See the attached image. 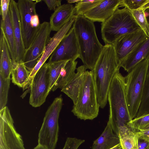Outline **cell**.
<instances>
[{
  "label": "cell",
  "mask_w": 149,
  "mask_h": 149,
  "mask_svg": "<svg viewBox=\"0 0 149 149\" xmlns=\"http://www.w3.org/2000/svg\"><path fill=\"white\" fill-rule=\"evenodd\" d=\"M73 27L77 42L79 58L86 68L94 69L103 46L99 41L94 22L83 15H76Z\"/></svg>",
  "instance_id": "cell-1"
},
{
  "label": "cell",
  "mask_w": 149,
  "mask_h": 149,
  "mask_svg": "<svg viewBox=\"0 0 149 149\" xmlns=\"http://www.w3.org/2000/svg\"><path fill=\"white\" fill-rule=\"evenodd\" d=\"M120 68L113 45L105 44L92 70L97 101L101 108H104L107 104L111 82Z\"/></svg>",
  "instance_id": "cell-2"
},
{
  "label": "cell",
  "mask_w": 149,
  "mask_h": 149,
  "mask_svg": "<svg viewBox=\"0 0 149 149\" xmlns=\"http://www.w3.org/2000/svg\"><path fill=\"white\" fill-rule=\"evenodd\" d=\"M125 79L117 72L111 82L108 93L109 105L108 121L116 133L119 127L127 125L131 120L127 107L125 93Z\"/></svg>",
  "instance_id": "cell-3"
},
{
  "label": "cell",
  "mask_w": 149,
  "mask_h": 149,
  "mask_svg": "<svg viewBox=\"0 0 149 149\" xmlns=\"http://www.w3.org/2000/svg\"><path fill=\"white\" fill-rule=\"evenodd\" d=\"M149 63V58L143 60L125 77L126 98L131 120L136 117L141 102Z\"/></svg>",
  "instance_id": "cell-4"
},
{
  "label": "cell",
  "mask_w": 149,
  "mask_h": 149,
  "mask_svg": "<svg viewBox=\"0 0 149 149\" xmlns=\"http://www.w3.org/2000/svg\"><path fill=\"white\" fill-rule=\"evenodd\" d=\"M101 25L102 38L105 44L113 45L121 36L141 29L126 7L117 9Z\"/></svg>",
  "instance_id": "cell-5"
},
{
  "label": "cell",
  "mask_w": 149,
  "mask_h": 149,
  "mask_svg": "<svg viewBox=\"0 0 149 149\" xmlns=\"http://www.w3.org/2000/svg\"><path fill=\"white\" fill-rule=\"evenodd\" d=\"M100 107L93 72L87 70L82 88L71 111L81 120H92L97 116Z\"/></svg>",
  "instance_id": "cell-6"
},
{
  "label": "cell",
  "mask_w": 149,
  "mask_h": 149,
  "mask_svg": "<svg viewBox=\"0 0 149 149\" xmlns=\"http://www.w3.org/2000/svg\"><path fill=\"white\" fill-rule=\"evenodd\" d=\"M63 99L56 98L47 110L38 135V144L45 149H55L58 140V118Z\"/></svg>",
  "instance_id": "cell-7"
},
{
  "label": "cell",
  "mask_w": 149,
  "mask_h": 149,
  "mask_svg": "<svg viewBox=\"0 0 149 149\" xmlns=\"http://www.w3.org/2000/svg\"><path fill=\"white\" fill-rule=\"evenodd\" d=\"M49 22H44L37 28L34 38L26 50L23 61L30 73L41 58L51 38Z\"/></svg>",
  "instance_id": "cell-8"
},
{
  "label": "cell",
  "mask_w": 149,
  "mask_h": 149,
  "mask_svg": "<svg viewBox=\"0 0 149 149\" xmlns=\"http://www.w3.org/2000/svg\"><path fill=\"white\" fill-rule=\"evenodd\" d=\"M7 106L0 110V149H26Z\"/></svg>",
  "instance_id": "cell-9"
},
{
  "label": "cell",
  "mask_w": 149,
  "mask_h": 149,
  "mask_svg": "<svg viewBox=\"0 0 149 149\" xmlns=\"http://www.w3.org/2000/svg\"><path fill=\"white\" fill-rule=\"evenodd\" d=\"M48 65L45 63L36 73L31 81L29 104L33 107L40 106L45 101L49 94Z\"/></svg>",
  "instance_id": "cell-10"
},
{
  "label": "cell",
  "mask_w": 149,
  "mask_h": 149,
  "mask_svg": "<svg viewBox=\"0 0 149 149\" xmlns=\"http://www.w3.org/2000/svg\"><path fill=\"white\" fill-rule=\"evenodd\" d=\"M41 0H19L17 3L19 12L21 27L23 41L27 49L31 43L37 28L31 25L32 16L36 13V6Z\"/></svg>",
  "instance_id": "cell-11"
},
{
  "label": "cell",
  "mask_w": 149,
  "mask_h": 149,
  "mask_svg": "<svg viewBox=\"0 0 149 149\" xmlns=\"http://www.w3.org/2000/svg\"><path fill=\"white\" fill-rule=\"evenodd\" d=\"M79 58V47L72 26L51 55L48 63L63 61H76Z\"/></svg>",
  "instance_id": "cell-12"
},
{
  "label": "cell",
  "mask_w": 149,
  "mask_h": 149,
  "mask_svg": "<svg viewBox=\"0 0 149 149\" xmlns=\"http://www.w3.org/2000/svg\"><path fill=\"white\" fill-rule=\"evenodd\" d=\"M148 37L141 29L118 38L113 44L119 65L140 43Z\"/></svg>",
  "instance_id": "cell-13"
},
{
  "label": "cell",
  "mask_w": 149,
  "mask_h": 149,
  "mask_svg": "<svg viewBox=\"0 0 149 149\" xmlns=\"http://www.w3.org/2000/svg\"><path fill=\"white\" fill-rule=\"evenodd\" d=\"M75 17L76 15H75L61 29L57 31L54 36L50 38L46 46L41 58L30 73V82L36 73L45 63V61L50 56L62 39L68 32L75 21Z\"/></svg>",
  "instance_id": "cell-14"
},
{
  "label": "cell",
  "mask_w": 149,
  "mask_h": 149,
  "mask_svg": "<svg viewBox=\"0 0 149 149\" xmlns=\"http://www.w3.org/2000/svg\"><path fill=\"white\" fill-rule=\"evenodd\" d=\"M122 1V0H103L83 16L93 22L103 23L109 18L115 10L120 7Z\"/></svg>",
  "instance_id": "cell-15"
},
{
  "label": "cell",
  "mask_w": 149,
  "mask_h": 149,
  "mask_svg": "<svg viewBox=\"0 0 149 149\" xmlns=\"http://www.w3.org/2000/svg\"><path fill=\"white\" fill-rule=\"evenodd\" d=\"M9 10L12 22L15 40L16 62L17 63L23 61L26 49L22 37L20 15L17 4L13 0H10Z\"/></svg>",
  "instance_id": "cell-16"
},
{
  "label": "cell",
  "mask_w": 149,
  "mask_h": 149,
  "mask_svg": "<svg viewBox=\"0 0 149 149\" xmlns=\"http://www.w3.org/2000/svg\"><path fill=\"white\" fill-rule=\"evenodd\" d=\"M75 15L74 6L65 3L57 8L50 18L49 24L52 31H57Z\"/></svg>",
  "instance_id": "cell-17"
},
{
  "label": "cell",
  "mask_w": 149,
  "mask_h": 149,
  "mask_svg": "<svg viewBox=\"0 0 149 149\" xmlns=\"http://www.w3.org/2000/svg\"><path fill=\"white\" fill-rule=\"evenodd\" d=\"M149 54V38L143 40L125 58L121 63L122 67L127 72L143 60L146 59Z\"/></svg>",
  "instance_id": "cell-18"
},
{
  "label": "cell",
  "mask_w": 149,
  "mask_h": 149,
  "mask_svg": "<svg viewBox=\"0 0 149 149\" xmlns=\"http://www.w3.org/2000/svg\"><path fill=\"white\" fill-rule=\"evenodd\" d=\"M86 68L84 65L79 66L77 68V72L66 85L61 90L75 104L83 86Z\"/></svg>",
  "instance_id": "cell-19"
},
{
  "label": "cell",
  "mask_w": 149,
  "mask_h": 149,
  "mask_svg": "<svg viewBox=\"0 0 149 149\" xmlns=\"http://www.w3.org/2000/svg\"><path fill=\"white\" fill-rule=\"evenodd\" d=\"M13 63L3 30L1 26L0 75L5 79L10 78Z\"/></svg>",
  "instance_id": "cell-20"
},
{
  "label": "cell",
  "mask_w": 149,
  "mask_h": 149,
  "mask_svg": "<svg viewBox=\"0 0 149 149\" xmlns=\"http://www.w3.org/2000/svg\"><path fill=\"white\" fill-rule=\"evenodd\" d=\"M119 143L118 136L114 132L108 121L102 133L94 141L92 149H110Z\"/></svg>",
  "instance_id": "cell-21"
},
{
  "label": "cell",
  "mask_w": 149,
  "mask_h": 149,
  "mask_svg": "<svg viewBox=\"0 0 149 149\" xmlns=\"http://www.w3.org/2000/svg\"><path fill=\"white\" fill-rule=\"evenodd\" d=\"M116 134L118 136L122 149H139L138 136L136 132L127 125L118 127Z\"/></svg>",
  "instance_id": "cell-22"
},
{
  "label": "cell",
  "mask_w": 149,
  "mask_h": 149,
  "mask_svg": "<svg viewBox=\"0 0 149 149\" xmlns=\"http://www.w3.org/2000/svg\"><path fill=\"white\" fill-rule=\"evenodd\" d=\"M30 72L26 67L23 61L13 63L11 72L12 82L24 90L30 84Z\"/></svg>",
  "instance_id": "cell-23"
},
{
  "label": "cell",
  "mask_w": 149,
  "mask_h": 149,
  "mask_svg": "<svg viewBox=\"0 0 149 149\" xmlns=\"http://www.w3.org/2000/svg\"><path fill=\"white\" fill-rule=\"evenodd\" d=\"M1 26L3 30L5 38L13 63L16 62V49L12 22L9 11L5 19H1Z\"/></svg>",
  "instance_id": "cell-24"
},
{
  "label": "cell",
  "mask_w": 149,
  "mask_h": 149,
  "mask_svg": "<svg viewBox=\"0 0 149 149\" xmlns=\"http://www.w3.org/2000/svg\"><path fill=\"white\" fill-rule=\"evenodd\" d=\"M77 63L76 61H68L62 69L58 79L52 91H54L58 88L61 89L66 85L75 73Z\"/></svg>",
  "instance_id": "cell-25"
},
{
  "label": "cell",
  "mask_w": 149,
  "mask_h": 149,
  "mask_svg": "<svg viewBox=\"0 0 149 149\" xmlns=\"http://www.w3.org/2000/svg\"><path fill=\"white\" fill-rule=\"evenodd\" d=\"M69 61H63L47 63L49 74V93L58 80L62 69Z\"/></svg>",
  "instance_id": "cell-26"
},
{
  "label": "cell",
  "mask_w": 149,
  "mask_h": 149,
  "mask_svg": "<svg viewBox=\"0 0 149 149\" xmlns=\"http://www.w3.org/2000/svg\"><path fill=\"white\" fill-rule=\"evenodd\" d=\"M149 113V63L141 102L136 117Z\"/></svg>",
  "instance_id": "cell-27"
},
{
  "label": "cell",
  "mask_w": 149,
  "mask_h": 149,
  "mask_svg": "<svg viewBox=\"0 0 149 149\" xmlns=\"http://www.w3.org/2000/svg\"><path fill=\"white\" fill-rule=\"evenodd\" d=\"M129 10L137 24L149 38V24L145 15V10L141 8L136 10Z\"/></svg>",
  "instance_id": "cell-28"
},
{
  "label": "cell",
  "mask_w": 149,
  "mask_h": 149,
  "mask_svg": "<svg viewBox=\"0 0 149 149\" xmlns=\"http://www.w3.org/2000/svg\"><path fill=\"white\" fill-rule=\"evenodd\" d=\"M103 0H80L76 3L74 8L76 15H84L102 1Z\"/></svg>",
  "instance_id": "cell-29"
},
{
  "label": "cell",
  "mask_w": 149,
  "mask_h": 149,
  "mask_svg": "<svg viewBox=\"0 0 149 149\" xmlns=\"http://www.w3.org/2000/svg\"><path fill=\"white\" fill-rule=\"evenodd\" d=\"M10 82V78L5 79L0 75V110L6 106Z\"/></svg>",
  "instance_id": "cell-30"
},
{
  "label": "cell",
  "mask_w": 149,
  "mask_h": 149,
  "mask_svg": "<svg viewBox=\"0 0 149 149\" xmlns=\"http://www.w3.org/2000/svg\"><path fill=\"white\" fill-rule=\"evenodd\" d=\"M149 124V113L138 117H136L130 121L127 126L136 132L143 130Z\"/></svg>",
  "instance_id": "cell-31"
},
{
  "label": "cell",
  "mask_w": 149,
  "mask_h": 149,
  "mask_svg": "<svg viewBox=\"0 0 149 149\" xmlns=\"http://www.w3.org/2000/svg\"><path fill=\"white\" fill-rule=\"evenodd\" d=\"M147 0H122L120 7H126L129 10L138 9L142 7Z\"/></svg>",
  "instance_id": "cell-32"
},
{
  "label": "cell",
  "mask_w": 149,
  "mask_h": 149,
  "mask_svg": "<svg viewBox=\"0 0 149 149\" xmlns=\"http://www.w3.org/2000/svg\"><path fill=\"white\" fill-rule=\"evenodd\" d=\"M84 141V140L76 138L68 137L63 149H77Z\"/></svg>",
  "instance_id": "cell-33"
},
{
  "label": "cell",
  "mask_w": 149,
  "mask_h": 149,
  "mask_svg": "<svg viewBox=\"0 0 149 149\" xmlns=\"http://www.w3.org/2000/svg\"><path fill=\"white\" fill-rule=\"evenodd\" d=\"M10 0H1L0 14L1 19L3 21L6 18L9 11Z\"/></svg>",
  "instance_id": "cell-34"
},
{
  "label": "cell",
  "mask_w": 149,
  "mask_h": 149,
  "mask_svg": "<svg viewBox=\"0 0 149 149\" xmlns=\"http://www.w3.org/2000/svg\"><path fill=\"white\" fill-rule=\"evenodd\" d=\"M50 10H54L61 5V0H44L43 1Z\"/></svg>",
  "instance_id": "cell-35"
},
{
  "label": "cell",
  "mask_w": 149,
  "mask_h": 149,
  "mask_svg": "<svg viewBox=\"0 0 149 149\" xmlns=\"http://www.w3.org/2000/svg\"><path fill=\"white\" fill-rule=\"evenodd\" d=\"M136 132L139 140H142L149 142V129L140 130Z\"/></svg>",
  "instance_id": "cell-36"
},
{
  "label": "cell",
  "mask_w": 149,
  "mask_h": 149,
  "mask_svg": "<svg viewBox=\"0 0 149 149\" xmlns=\"http://www.w3.org/2000/svg\"><path fill=\"white\" fill-rule=\"evenodd\" d=\"M31 25L33 28L36 29L40 25V20L38 15L37 14L33 15L31 20Z\"/></svg>",
  "instance_id": "cell-37"
},
{
  "label": "cell",
  "mask_w": 149,
  "mask_h": 149,
  "mask_svg": "<svg viewBox=\"0 0 149 149\" xmlns=\"http://www.w3.org/2000/svg\"><path fill=\"white\" fill-rule=\"evenodd\" d=\"M149 145V142L143 140V141H139L138 143L139 149H146Z\"/></svg>",
  "instance_id": "cell-38"
},
{
  "label": "cell",
  "mask_w": 149,
  "mask_h": 149,
  "mask_svg": "<svg viewBox=\"0 0 149 149\" xmlns=\"http://www.w3.org/2000/svg\"><path fill=\"white\" fill-rule=\"evenodd\" d=\"M144 10H145L146 9L149 8V0H147L145 4L141 7Z\"/></svg>",
  "instance_id": "cell-39"
},
{
  "label": "cell",
  "mask_w": 149,
  "mask_h": 149,
  "mask_svg": "<svg viewBox=\"0 0 149 149\" xmlns=\"http://www.w3.org/2000/svg\"><path fill=\"white\" fill-rule=\"evenodd\" d=\"M145 13L147 20L149 24V8L145 10Z\"/></svg>",
  "instance_id": "cell-40"
},
{
  "label": "cell",
  "mask_w": 149,
  "mask_h": 149,
  "mask_svg": "<svg viewBox=\"0 0 149 149\" xmlns=\"http://www.w3.org/2000/svg\"><path fill=\"white\" fill-rule=\"evenodd\" d=\"M80 1V0H67V1L68 3L72 4V3H77Z\"/></svg>",
  "instance_id": "cell-41"
},
{
  "label": "cell",
  "mask_w": 149,
  "mask_h": 149,
  "mask_svg": "<svg viewBox=\"0 0 149 149\" xmlns=\"http://www.w3.org/2000/svg\"><path fill=\"white\" fill-rule=\"evenodd\" d=\"M110 149H122L120 143Z\"/></svg>",
  "instance_id": "cell-42"
},
{
  "label": "cell",
  "mask_w": 149,
  "mask_h": 149,
  "mask_svg": "<svg viewBox=\"0 0 149 149\" xmlns=\"http://www.w3.org/2000/svg\"><path fill=\"white\" fill-rule=\"evenodd\" d=\"M33 149H45L44 147L38 144L35 148Z\"/></svg>",
  "instance_id": "cell-43"
},
{
  "label": "cell",
  "mask_w": 149,
  "mask_h": 149,
  "mask_svg": "<svg viewBox=\"0 0 149 149\" xmlns=\"http://www.w3.org/2000/svg\"><path fill=\"white\" fill-rule=\"evenodd\" d=\"M149 129V124L147 125L143 129V130H147Z\"/></svg>",
  "instance_id": "cell-44"
},
{
  "label": "cell",
  "mask_w": 149,
  "mask_h": 149,
  "mask_svg": "<svg viewBox=\"0 0 149 149\" xmlns=\"http://www.w3.org/2000/svg\"><path fill=\"white\" fill-rule=\"evenodd\" d=\"M149 54H148V55L147 56L146 59H149Z\"/></svg>",
  "instance_id": "cell-45"
},
{
  "label": "cell",
  "mask_w": 149,
  "mask_h": 149,
  "mask_svg": "<svg viewBox=\"0 0 149 149\" xmlns=\"http://www.w3.org/2000/svg\"><path fill=\"white\" fill-rule=\"evenodd\" d=\"M146 149H149V146L148 147L146 148Z\"/></svg>",
  "instance_id": "cell-46"
}]
</instances>
